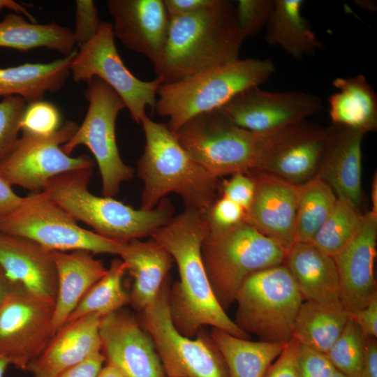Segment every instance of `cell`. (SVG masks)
<instances>
[{
    "label": "cell",
    "mask_w": 377,
    "mask_h": 377,
    "mask_svg": "<svg viewBox=\"0 0 377 377\" xmlns=\"http://www.w3.org/2000/svg\"><path fill=\"white\" fill-rule=\"evenodd\" d=\"M209 231L206 211L186 208L151 238L163 246L176 263L179 280L170 285L168 302L174 326L193 338L211 326L242 339L250 335L239 329L217 301L207 275L201 246Z\"/></svg>",
    "instance_id": "cell-1"
},
{
    "label": "cell",
    "mask_w": 377,
    "mask_h": 377,
    "mask_svg": "<svg viewBox=\"0 0 377 377\" xmlns=\"http://www.w3.org/2000/svg\"><path fill=\"white\" fill-rule=\"evenodd\" d=\"M170 20L164 50L153 64L162 83L177 82L239 59L245 38L233 3L215 0L197 13Z\"/></svg>",
    "instance_id": "cell-2"
},
{
    "label": "cell",
    "mask_w": 377,
    "mask_h": 377,
    "mask_svg": "<svg viewBox=\"0 0 377 377\" xmlns=\"http://www.w3.org/2000/svg\"><path fill=\"white\" fill-rule=\"evenodd\" d=\"M140 124L145 136L137 162L138 176L144 183L140 209H151L174 193L186 208L207 211L216 200L217 179L185 150L167 124L147 115Z\"/></svg>",
    "instance_id": "cell-3"
},
{
    "label": "cell",
    "mask_w": 377,
    "mask_h": 377,
    "mask_svg": "<svg viewBox=\"0 0 377 377\" xmlns=\"http://www.w3.org/2000/svg\"><path fill=\"white\" fill-rule=\"evenodd\" d=\"M91 174L88 168L57 175L42 192L98 235L124 244L151 237L174 217L173 206L165 198L151 209H135L112 197L94 195L88 189Z\"/></svg>",
    "instance_id": "cell-4"
},
{
    "label": "cell",
    "mask_w": 377,
    "mask_h": 377,
    "mask_svg": "<svg viewBox=\"0 0 377 377\" xmlns=\"http://www.w3.org/2000/svg\"><path fill=\"white\" fill-rule=\"evenodd\" d=\"M275 66L268 59H237L181 80L162 83L154 110L168 117V128L175 133L191 118L221 108L242 91L266 82Z\"/></svg>",
    "instance_id": "cell-5"
},
{
    "label": "cell",
    "mask_w": 377,
    "mask_h": 377,
    "mask_svg": "<svg viewBox=\"0 0 377 377\" xmlns=\"http://www.w3.org/2000/svg\"><path fill=\"white\" fill-rule=\"evenodd\" d=\"M287 252L243 221L209 231L202 243L203 265L215 297L226 311L243 282L262 269L283 264Z\"/></svg>",
    "instance_id": "cell-6"
},
{
    "label": "cell",
    "mask_w": 377,
    "mask_h": 377,
    "mask_svg": "<svg viewBox=\"0 0 377 377\" xmlns=\"http://www.w3.org/2000/svg\"><path fill=\"white\" fill-rule=\"evenodd\" d=\"M272 133L241 128L217 109L191 118L175 135L185 150L218 179L259 171Z\"/></svg>",
    "instance_id": "cell-7"
},
{
    "label": "cell",
    "mask_w": 377,
    "mask_h": 377,
    "mask_svg": "<svg viewBox=\"0 0 377 377\" xmlns=\"http://www.w3.org/2000/svg\"><path fill=\"white\" fill-rule=\"evenodd\" d=\"M304 300L285 264L258 271L242 284L234 320L242 331L260 341L286 343Z\"/></svg>",
    "instance_id": "cell-8"
},
{
    "label": "cell",
    "mask_w": 377,
    "mask_h": 377,
    "mask_svg": "<svg viewBox=\"0 0 377 377\" xmlns=\"http://www.w3.org/2000/svg\"><path fill=\"white\" fill-rule=\"evenodd\" d=\"M0 232L32 240L51 251L84 250L120 256L127 244L82 228L42 191L23 197L15 210L0 217Z\"/></svg>",
    "instance_id": "cell-9"
},
{
    "label": "cell",
    "mask_w": 377,
    "mask_h": 377,
    "mask_svg": "<svg viewBox=\"0 0 377 377\" xmlns=\"http://www.w3.org/2000/svg\"><path fill=\"white\" fill-rule=\"evenodd\" d=\"M168 277L156 298L139 311L138 320L151 337L166 377H228L223 359L209 334L184 336L173 325Z\"/></svg>",
    "instance_id": "cell-10"
},
{
    "label": "cell",
    "mask_w": 377,
    "mask_h": 377,
    "mask_svg": "<svg viewBox=\"0 0 377 377\" xmlns=\"http://www.w3.org/2000/svg\"><path fill=\"white\" fill-rule=\"evenodd\" d=\"M89 107L80 126L61 149L70 155L80 145L94 155L102 180V193L116 195L125 181L134 176V170L122 161L116 140V120L126 105L119 95L105 82L94 77L84 91Z\"/></svg>",
    "instance_id": "cell-11"
},
{
    "label": "cell",
    "mask_w": 377,
    "mask_h": 377,
    "mask_svg": "<svg viewBox=\"0 0 377 377\" xmlns=\"http://www.w3.org/2000/svg\"><path fill=\"white\" fill-rule=\"evenodd\" d=\"M79 48L71 64L73 80H102L121 98L133 120L140 124L146 108L155 106L161 80L143 81L131 73L117 50L112 23L101 22L96 35Z\"/></svg>",
    "instance_id": "cell-12"
},
{
    "label": "cell",
    "mask_w": 377,
    "mask_h": 377,
    "mask_svg": "<svg viewBox=\"0 0 377 377\" xmlns=\"http://www.w3.org/2000/svg\"><path fill=\"white\" fill-rule=\"evenodd\" d=\"M78 126L75 122L68 120L50 135L22 133L15 149L0 163V177L12 186L39 193L54 177L93 168L94 162L89 156L71 157L61 149Z\"/></svg>",
    "instance_id": "cell-13"
},
{
    "label": "cell",
    "mask_w": 377,
    "mask_h": 377,
    "mask_svg": "<svg viewBox=\"0 0 377 377\" xmlns=\"http://www.w3.org/2000/svg\"><path fill=\"white\" fill-rule=\"evenodd\" d=\"M54 304L17 287L0 304V357L27 371L52 337Z\"/></svg>",
    "instance_id": "cell-14"
},
{
    "label": "cell",
    "mask_w": 377,
    "mask_h": 377,
    "mask_svg": "<svg viewBox=\"0 0 377 377\" xmlns=\"http://www.w3.org/2000/svg\"><path fill=\"white\" fill-rule=\"evenodd\" d=\"M220 109L238 126L267 133L318 113L323 102L308 92L269 91L256 86L242 91Z\"/></svg>",
    "instance_id": "cell-15"
},
{
    "label": "cell",
    "mask_w": 377,
    "mask_h": 377,
    "mask_svg": "<svg viewBox=\"0 0 377 377\" xmlns=\"http://www.w3.org/2000/svg\"><path fill=\"white\" fill-rule=\"evenodd\" d=\"M330 135L325 128L303 119L272 131L259 171L295 185L317 175Z\"/></svg>",
    "instance_id": "cell-16"
},
{
    "label": "cell",
    "mask_w": 377,
    "mask_h": 377,
    "mask_svg": "<svg viewBox=\"0 0 377 377\" xmlns=\"http://www.w3.org/2000/svg\"><path fill=\"white\" fill-rule=\"evenodd\" d=\"M99 336L105 362L124 377H166L151 337L131 313L101 317Z\"/></svg>",
    "instance_id": "cell-17"
},
{
    "label": "cell",
    "mask_w": 377,
    "mask_h": 377,
    "mask_svg": "<svg viewBox=\"0 0 377 377\" xmlns=\"http://www.w3.org/2000/svg\"><path fill=\"white\" fill-rule=\"evenodd\" d=\"M377 214L364 215L362 226L334 260L343 309L348 315L364 307L377 294L374 276L376 256Z\"/></svg>",
    "instance_id": "cell-18"
},
{
    "label": "cell",
    "mask_w": 377,
    "mask_h": 377,
    "mask_svg": "<svg viewBox=\"0 0 377 377\" xmlns=\"http://www.w3.org/2000/svg\"><path fill=\"white\" fill-rule=\"evenodd\" d=\"M255 191L244 221L286 252L295 243L294 228L299 186L272 175L253 171Z\"/></svg>",
    "instance_id": "cell-19"
},
{
    "label": "cell",
    "mask_w": 377,
    "mask_h": 377,
    "mask_svg": "<svg viewBox=\"0 0 377 377\" xmlns=\"http://www.w3.org/2000/svg\"><path fill=\"white\" fill-rule=\"evenodd\" d=\"M108 8L114 36L156 63L164 50L170 21L163 0H110Z\"/></svg>",
    "instance_id": "cell-20"
},
{
    "label": "cell",
    "mask_w": 377,
    "mask_h": 377,
    "mask_svg": "<svg viewBox=\"0 0 377 377\" xmlns=\"http://www.w3.org/2000/svg\"><path fill=\"white\" fill-rule=\"evenodd\" d=\"M0 265L24 290L54 304L58 284L51 251L32 240L0 232Z\"/></svg>",
    "instance_id": "cell-21"
},
{
    "label": "cell",
    "mask_w": 377,
    "mask_h": 377,
    "mask_svg": "<svg viewBox=\"0 0 377 377\" xmlns=\"http://www.w3.org/2000/svg\"><path fill=\"white\" fill-rule=\"evenodd\" d=\"M100 318L97 314H89L65 323L29 364L27 371L33 377H58L66 370L101 353Z\"/></svg>",
    "instance_id": "cell-22"
},
{
    "label": "cell",
    "mask_w": 377,
    "mask_h": 377,
    "mask_svg": "<svg viewBox=\"0 0 377 377\" xmlns=\"http://www.w3.org/2000/svg\"><path fill=\"white\" fill-rule=\"evenodd\" d=\"M364 133L332 125L317 172L334 191L358 207L362 200V145Z\"/></svg>",
    "instance_id": "cell-23"
},
{
    "label": "cell",
    "mask_w": 377,
    "mask_h": 377,
    "mask_svg": "<svg viewBox=\"0 0 377 377\" xmlns=\"http://www.w3.org/2000/svg\"><path fill=\"white\" fill-rule=\"evenodd\" d=\"M304 301L342 310L337 266L332 256L311 242H295L284 262Z\"/></svg>",
    "instance_id": "cell-24"
},
{
    "label": "cell",
    "mask_w": 377,
    "mask_h": 377,
    "mask_svg": "<svg viewBox=\"0 0 377 377\" xmlns=\"http://www.w3.org/2000/svg\"><path fill=\"white\" fill-rule=\"evenodd\" d=\"M57 274V295L52 337L64 325L87 292L107 272L103 263L84 250L52 251Z\"/></svg>",
    "instance_id": "cell-25"
},
{
    "label": "cell",
    "mask_w": 377,
    "mask_h": 377,
    "mask_svg": "<svg viewBox=\"0 0 377 377\" xmlns=\"http://www.w3.org/2000/svg\"><path fill=\"white\" fill-rule=\"evenodd\" d=\"M133 279L130 304L140 311L156 298L174 262L167 249L151 238L128 242L119 256Z\"/></svg>",
    "instance_id": "cell-26"
},
{
    "label": "cell",
    "mask_w": 377,
    "mask_h": 377,
    "mask_svg": "<svg viewBox=\"0 0 377 377\" xmlns=\"http://www.w3.org/2000/svg\"><path fill=\"white\" fill-rule=\"evenodd\" d=\"M328 99L332 125L363 133L377 128V95L363 75L337 77Z\"/></svg>",
    "instance_id": "cell-27"
},
{
    "label": "cell",
    "mask_w": 377,
    "mask_h": 377,
    "mask_svg": "<svg viewBox=\"0 0 377 377\" xmlns=\"http://www.w3.org/2000/svg\"><path fill=\"white\" fill-rule=\"evenodd\" d=\"M47 64L26 63L0 68V96H20L27 104L42 100L46 92H57L71 74V64L76 54Z\"/></svg>",
    "instance_id": "cell-28"
},
{
    "label": "cell",
    "mask_w": 377,
    "mask_h": 377,
    "mask_svg": "<svg viewBox=\"0 0 377 377\" xmlns=\"http://www.w3.org/2000/svg\"><path fill=\"white\" fill-rule=\"evenodd\" d=\"M303 0H274V8L266 26V40L277 45L296 59L312 55L324 45L302 14Z\"/></svg>",
    "instance_id": "cell-29"
},
{
    "label": "cell",
    "mask_w": 377,
    "mask_h": 377,
    "mask_svg": "<svg viewBox=\"0 0 377 377\" xmlns=\"http://www.w3.org/2000/svg\"><path fill=\"white\" fill-rule=\"evenodd\" d=\"M225 362L228 377H264L286 343L242 339L212 328L209 334Z\"/></svg>",
    "instance_id": "cell-30"
},
{
    "label": "cell",
    "mask_w": 377,
    "mask_h": 377,
    "mask_svg": "<svg viewBox=\"0 0 377 377\" xmlns=\"http://www.w3.org/2000/svg\"><path fill=\"white\" fill-rule=\"evenodd\" d=\"M73 31L55 22H28L18 14L8 13L0 22V47L27 52L38 47L56 50L65 57L75 49Z\"/></svg>",
    "instance_id": "cell-31"
},
{
    "label": "cell",
    "mask_w": 377,
    "mask_h": 377,
    "mask_svg": "<svg viewBox=\"0 0 377 377\" xmlns=\"http://www.w3.org/2000/svg\"><path fill=\"white\" fill-rule=\"evenodd\" d=\"M348 320L344 311L303 301L295 319L292 338L300 345L326 354Z\"/></svg>",
    "instance_id": "cell-32"
},
{
    "label": "cell",
    "mask_w": 377,
    "mask_h": 377,
    "mask_svg": "<svg viewBox=\"0 0 377 377\" xmlns=\"http://www.w3.org/2000/svg\"><path fill=\"white\" fill-rule=\"evenodd\" d=\"M337 200L332 188L318 175L299 186L295 242H311Z\"/></svg>",
    "instance_id": "cell-33"
},
{
    "label": "cell",
    "mask_w": 377,
    "mask_h": 377,
    "mask_svg": "<svg viewBox=\"0 0 377 377\" xmlns=\"http://www.w3.org/2000/svg\"><path fill=\"white\" fill-rule=\"evenodd\" d=\"M126 272L121 259L112 260L106 274L87 292L66 322L89 314H97L101 318L130 304L129 294L123 287Z\"/></svg>",
    "instance_id": "cell-34"
},
{
    "label": "cell",
    "mask_w": 377,
    "mask_h": 377,
    "mask_svg": "<svg viewBox=\"0 0 377 377\" xmlns=\"http://www.w3.org/2000/svg\"><path fill=\"white\" fill-rule=\"evenodd\" d=\"M364 215L348 200L337 197V202L312 243L325 253L334 256L355 237L363 222Z\"/></svg>",
    "instance_id": "cell-35"
},
{
    "label": "cell",
    "mask_w": 377,
    "mask_h": 377,
    "mask_svg": "<svg viewBox=\"0 0 377 377\" xmlns=\"http://www.w3.org/2000/svg\"><path fill=\"white\" fill-rule=\"evenodd\" d=\"M367 339L358 325L348 318L326 355L337 371L347 377H359Z\"/></svg>",
    "instance_id": "cell-36"
},
{
    "label": "cell",
    "mask_w": 377,
    "mask_h": 377,
    "mask_svg": "<svg viewBox=\"0 0 377 377\" xmlns=\"http://www.w3.org/2000/svg\"><path fill=\"white\" fill-rule=\"evenodd\" d=\"M27 105L23 98L17 96L3 97L0 101V163L17 144L20 123Z\"/></svg>",
    "instance_id": "cell-37"
},
{
    "label": "cell",
    "mask_w": 377,
    "mask_h": 377,
    "mask_svg": "<svg viewBox=\"0 0 377 377\" xmlns=\"http://www.w3.org/2000/svg\"><path fill=\"white\" fill-rule=\"evenodd\" d=\"M61 119L59 110L54 104L38 100L27 105L20 129L31 135H50L60 128Z\"/></svg>",
    "instance_id": "cell-38"
},
{
    "label": "cell",
    "mask_w": 377,
    "mask_h": 377,
    "mask_svg": "<svg viewBox=\"0 0 377 377\" xmlns=\"http://www.w3.org/2000/svg\"><path fill=\"white\" fill-rule=\"evenodd\" d=\"M236 20L244 38L254 36L265 28L274 8V0H239Z\"/></svg>",
    "instance_id": "cell-39"
},
{
    "label": "cell",
    "mask_w": 377,
    "mask_h": 377,
    "mask_svg": "<svg viewBox=\"0 0 377 377\" xmlns=\"http://www.w3.org/2000/svg\"><path fill=\"white\" fill-rule=\"evenodd\" d=\"M101 21L94 1H75V27L73 31L75 45L79 47L97 33Z\"/></svg>",
    "instance_id": "cell-40"
},
{
    "label": "cell",
    "mask_w": 377,
    "mask_h": 377,
    "mask_svg": "<svg viewBox=\"0 0 377 377\" xmlns=\"http://www.w3.org/2000/svg\"><path fill=\"white\" fill-rule=\"evenodd\" d=\"M297 367L299 377H330L337 371L326 354L300 343Z\"/></svg>",
    "instance_id": "cell-41"
},
{
    "label": "cell",
    "mask_w": 377,
    "mask_h": 377,
    "mask_svg": "<svg viewBox=\"0 0 377 377\" xmlns=\"http://www.w3.org/2000/svg\"><path fill=\"white\" fill-rule=\"evenodd\" d=\"M209 228L223 230L244 221V209L232 200L221 196L206 211Z\"/></svg>",
    "instance_id": "cell-42"
},
{
    "label": "cell",
    "mask_w": 377,
    "mask_h": 377,
    "mask_svg": "<svg viewBox=\"0 0 377 377\" xmlns=\"http://www.w3.org/2000/svg\"><path fill=\"white\" fill-rule=\"evenodd\" d=\"M221 193L242 206L245 212L250 207L255 191V184L251 177L245 173H237L226 180L221 186Z\"/></svg>",
    "instance_id": "cell-43"
},
{
    "label": "cell",
    "mask_w": 377,
    "mask_h": 377,
    "mask_svg": "<svg viewBox=\"0 0 377 377\" xmlns=\"http://www.w3.org/2000/svg\"><path fill=\"white\" fill-rule=\"evenodd\" d=\"M298 348L299 343L292 338L269 366L264 377H299L297 367Z\"/></svg>",
    "instance_id": "cell-44"
},
{
    "label": "cell",
    "mask_w": 377,
    "mask_h": 377,
    "mask_svg": "<svg viewBox=\"0 0 377 377\" xmlns=\"http://www.w3.org/2000/svg\"><path fill=\"white\" fill-rule=\"evenodd\" d=\"M367 337H377V294L360 310L348 316Z\"/></svg>",
    "instance_id": "cell-45"
},
{
    "label": "cell",
    "mask_w": 377,
    "mask_h": 377,
    "mask_svg": "<svg viewBox=\"0 0 377 377\" xmlns=\"http://www.w3.org/2000/svg\"><path fill=\"white\" fill-rule=\"evenodd\" d=\"M104 362L103 355L98 353L66 370L58 377H97Z\"/></svg>",
    "instance_id": "cell-46"
},
{
    "label": "cell",
    "mask_w": 377,
    "mask_h": 377,
    "mask_svg": "<svg viewBox=\"0 0 377 377\" xmlns=\"http://www.w3.org/2000/svg\"><path fill=\"white\" fill-rule=\"evenodd\" d=\"M215 0H163L170 17L197 13L214 3Z\"/></svg>",
    "instance_id": "cell-47"
},
{
    "label": "cell",
    "mask_w": 377,
    "mask_h": 377,
    "mask_svg": "<svg viewBox=\"0 0 377 377\" xmlns=\"http://www.w3.org/2000/svg\"><path fill=\"white\" fill-rule=\"evenodd\" d=\"M22 198L14 192L12 185L0 177V217L15 210L22 202Z\"/></svg>",
    "instance_id": "cell-48"
},
{
    "label": "cell",
    "mask_w": 377,
    "mask_h": 377,
    "mask_svg": "<svg viewBox=\"0 0 377 377\" xmlns=\"http://www.w3.org/2000/svg\"><path fill=\"white\" fill-rule=\"evenodd\" d=\"M359 377H377L376 338L367 339L366 352Z\"/></svg>",
    "instance_id": "cell-49"
},
{
    "label": "cell",
    "mask_w": 377,
    "mask_h": 377,
    "mask_svg": "<svg viewBox=\"0 0 377 377\" xmlns=\"http://www.w3.org/2000/svg\"><path fill=\"white\" fill-rule=\"evenodd\" d=\"M17 287L19 286L8 276L0 265V304Z\"/></svg>",
    "instance_id": "cell-50"
},
{
    "label": "cell",
    "mask_w": 377,
    "mask_h": 377,
    "mask_svg": "<svg viewBox=\"0 0 377 377\" xmlns=\"http://www.w3.org/2000/svg\"><path fill=\"white\" fill-rule=\"evenodd\" d=\"M7 8L15 11L16 13H22L28 18L31 22L36 23V20L34 17L27 10L26 7L16 1L12 0H0V12Z\"/></svg>",
    "instance_id": "cell-51"
},
{
    "label": "cell",
    "mask_w": 377,
    "mask_h": 377,
    "mask_svg": "<svg viewBox=\"0 0 377 377\" xmlns=\"http://www.w3.org/2000/svg\"><path fill=\"white\" fill-rule=\"evenodd\" d=\"M97 377H124L117 370L106 364L102 368Z\"/></svg>",
    "instance_id": "cell-52"
},
{
    "label": "cell",
    "mask_w": 377,
    "mask_h": 377,
    "mask_svg": "<svg viewBox=\"0 0 377 377\" xmlns=\"http://www.w3.org/2000/svg\"><path fill=\"white\" fill-rule=\"evenodd\" d=\"M376 176L374 178V182L372 184V191H371V200H372V209L371 212L377 214V183H376Z\"/></svg>",
    "instance_id": "cell-53"
},
{
    "label": "cell",
    "mask_w": 377,
    "mask_h": 377,
    "mask_svg": "<svg viewBox=\"0 0 377 377\" xmlns=\"http://www.w3.org/2000/svg\"><path fill=\"white\" fill-rule=\"evenodd\" d=\"M9 366L8 362L2 357H0V377H3L7 367Z\"/></svg>",
    "instance_id": "cell-54"
},
{
    "label": "cell",
    "mask_w": 377,
    "mask_h": 377,
    "mask_svg": "<svg viewBox=\"0 0 377 377\" xmlns=\"http://www.w3.org/2000/svg\"><path fill=\"white\" fill-rule=\"evenodd\" d=\"M330 377H347V376L346 375H344L343 374H342L341 372L337 370L334 373V374L332 376H331Z\"/></svg>",
    "instance_id": "cell-55"
}]
</instances>
